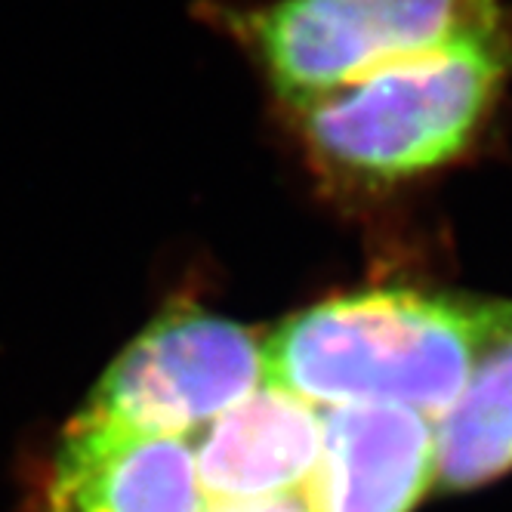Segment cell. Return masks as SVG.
<instances>
[{"instance_id": "cell-6", "label": "cell", "mask_w": 512, "mask_h": 512, "mask_svg": "<svg viewBox=\"0 0 512 512\" xmlns=\"http://www.w3.org/2000/svg\"><path fill=\"white\" fill-rule=\"evenodd\" d=\"M435 482V423L401 405L327 408L312 512H411Z\"/></svg>"}, {"instance_id": "cell-4", "label": "cell", "mask_w": 512, "mask_h": 512, "mask_svg": "<svg viewBox=\"0 0 512 512\" xmlns=\"http://www.w3.org/2000/svg\"><path fill=\"white\" fill-rule=\"evenodd\" d=\"M266 383L263 343L198 306L161 312L96 383L84 417L192 438Z\"/></svg>"}, {"instance_id": "cell-5", "label": "cell", "mask_w": 512, "mask_h": 512, "mask_svg": "<svg viewBox=\"0 0 512 512\" xmlns=\"http://www.w3.org/2000/svg\"><path fill=\"white\" fill-rule=\"evenodd\" d=\"M192 438L78 414L53 460L50 512H204Z\"/></svg>"}, {"instance_id": "cell-3", "label": "cell", "mask_w": 512, "mask_h": 512, "mask_svg": "<svg viewBox=\"0 0 512 512\" xmlns=\"http://www.w3.org/2000/svg\"><path fill=\"white\" fill-rule=\"evenodd\" d=\"M494 34H503L500 0H278L247 16L253 50L294 108Z\"/></svg>"}, {"instance_id": "cell-9", "label": "cell", "mask_w": 512, "mask_h": 512, "mask_svg": "<svg viewBox=\"0 0 512 512\" xmlns=\"http://www.w3.org/2000/svg\"><path fill=\"white\" fill-rule=\"evenodd\" d=\"M204 512H312L306 500V488L278 497H256V500H207Z\"/></svg>"}, {"instance_id": "cell-8", "label": "cell", "mask_w": 512, "mask_h": 512, "mask_svg": "<svg viewBox=\"0 0 512 512\" xmlns=\"http://www.w3.org/2000/svg\"><path fill=\"white\" fill-rule=\"evenodd\" d=\"M512 469V303H482L469 377L435 420V482L445 491L485 485Z\"/></svg>"}, {"instance_id": "cell-7", "label": "cell", "mask_w": 512, "mask_h": 512, "mask_svg": "<svg viewBox=\"0 0 512 512\" xmlns=\"http://www.w3.org/2000/svg\"><path fill=\"white\" fill-rule=\"evenodd\" d=\"M324 414L306 398L263 383L192 438L207 500H256L303 491L321 457Z\"/></svg>"}, {"instance_id": "cell-1", "label": "cell", "mask_w": 512, "mask_h": 512, "mask_svg": "<svg viewBox=\"0 0 512 512\" xmlns=\"http://www.w3.org/2000/svg\"><path fill=\"white\" fill-rule=\"evenodd\" d=\"M482 303L420 290L331 297L272 331L266 383L315 408L401 405L435 423L469 377Z\"/></svg>"}, {"instance_id": "cell-2", "label": "cell", "mask_w": 512, "mask_h": 512, "mask_svg": "<svg viewBox=\"0 0 512 512\" xmlns=\"http://www.w3.org/2000/svg\"><path fill=\"white\" fill-rule=\"evenodd\" d=\"M512 62L506 31L383 68L297 105L303 139L331 170L398 182L457 158Z\"/></svg>"}]
</instances>
